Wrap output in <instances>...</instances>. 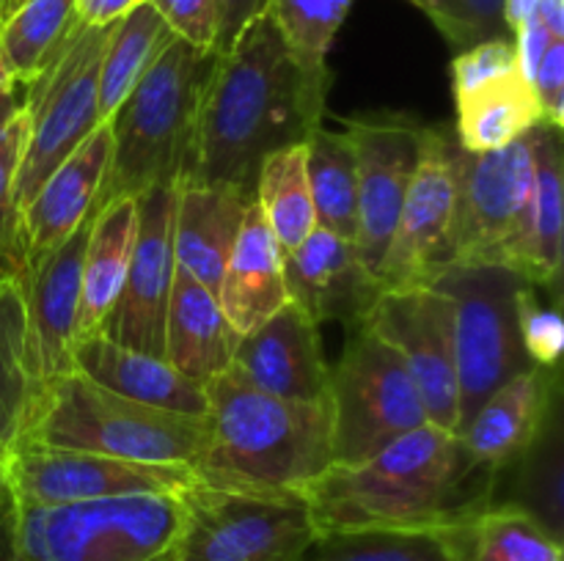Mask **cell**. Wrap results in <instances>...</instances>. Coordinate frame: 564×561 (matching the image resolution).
Returning a JSON list of instances; mask_svg holds the SVG:
<instances>
[{
    "label": "cell",
    "mask_w": 564,
    "mask_h": 561,
    "mask_svg": "<svg viewBox=\"0 0 564 561\" xmlns=\"http://www.w3.org/2000/svg\"><path fill=\"white\" fill-rule=\"evenodd\" d=\"M77 25L75 0H22L9 11L0 20V61L17 86L31 82Z\"/></svg>",
    "instance_id": "34"
},
{
    "label": "cell",
    "mask_w": 564,
    "mask_h": 561,
    "mask_svg": "<svg viewBox=\"0 0 564 561\" xmlns=\"http://www.w3.org/2000/svg\"><path fill=\"white\" fill-rule=\"evenodd\" d=\"M345 132L356 148L358 170L356 248L378 275L422 157L424 124L405 113H369L347 121Z\"/></svg>",
    "instance_id": "15"
},
{
    "label": "cell",
    "mask_w": 564,
    "mask_h": 561,
    "mask_svg": "<svg viewBox=\"0 0 564 561\" xmlns=\"http://www.w3.org/2000/svg\"><path fill=\"white\" fill-rule=\"evenodd\" d=\"M560 394V369H523L479 405L460 429L463 443L479 462L507 473L532 443Z\"/></svg>",
    "instance_id": "22"
},
{
    "label": "cell",
    "mask_w": 564,
    "mask_h": 561,
    "mask_svg": "<svg viewBox=\"0 0 564 561\" xmlns=\"http://www.w3.org/2000/svg\"><path fill=\"white\" fill-rule=\"evenodd\" d=\"M113 135L110 124H99L36 190L33 201L17 218L22 256L28 270L64 245L83 220L91 218L99 190L108 176Z\"/></svg>",
    "instance_id": "20"
},
{
    "label": "cell",
    "mask_w": 564,
    "mask_h": 561,
    "mask_svg": "<svg viewBox=\"0 0 564 561\" xmlns=\"http://www.w3.org/2000/svg\"><path fill=\"white\" fill-rule=\"evenodd\" d=\"M218 55L174 38L119 105L110 124L113 152L97 207L176 187L185 176L198 108Z\"/></svg>",
    "instance_id": "4"
},
{
    "label": "cell",
    "mask_w": 564,
    "mask_h": 561,
    "mask_svg": "<svg viewBox=\"0 0 564 561\" xmlns=\"http://www.w3.org/2000/svg\"><path fill=\"white\" fill-rule=\"evenodd\" d=\"M240 339L218 295L176 267L165 314V361L193 383L207 385L231 366Z\"/></svg>",
    "instance_id": "24"
},
{
    "label": "cell",
    "mask_w": 564,
    "mask_h": 561,
    "mask_svg": "<svg viewBox=\"0 0 564 561\" xmlns=\"http://www.w3.org/2000/svg\"><path fill=\"white\" fill-rule=\"evenodd\" d=\"M14 504H77L132 493H185L196 484L191 468L130 462L94 451L17 446L9 457Z\"/></svg>",
    "instance_id": "13"
},
{
    "label": "cell",
    "mask_w": 564,
    "mask_h": 561,
    "mask_svg": "<svg viewBox=\"0 0 564 561\" xmlns=\"http://www.w3.org/2000/svg\"><path fill=\"white\" fill-rule=\"evenodd\" d=\"M438 537L452 561H562L560 539L507 501H494L477 517Z\"/></svg>",
    "instance_id": "28"
},
{
    "label": "cell",
    "mask_w": 564,
    "mask_h": 561,
    "mask_svg": "<svg viewBox=\"0 0 564 561\" xmlns=\"http://www.w3.org/2000/svg\"><path fill=\"white\" fill-rule=\"evenodd\" d=\"M0 275H17V278H25L28 275L14 212L0 215Z\"/></svg>",
    "instance_id": "46"
},
{
    "label": "cell",
    "mask_w": 564,
    "mask_h": 561,
    "mask_svg": "<svg viewBox=\"0 0 564 561\" xmlns=\"http://www.w3.org/2000/svg\"><path fill=\"white\" fill-rule=\"evenodd\" d=\"M11 512H14V490H11L9 479V460L0 457V531H6L9 526Z\"/></svg>",
    "instance_id": "49"
},
{
    "label": "cell",
    "mask_w": 564,
    "mask_h": 561,
    "mask_svg": "<svg viewBox=\"0 0 564 561\" xmlns=\"http://www.w3.org/2000/svg\"><path fill=\"white\" fill-rule=\"evenodd\" d=\"M110 28L77 25L55 58L25 82L22 108L28 113V138L11 190L17 218L42 182L102 124L97 80Z\"/></svg>",
    "instance_id": "9"
},
{
    "label": "cell",
    "mask_w": 564,
    "mask_h": 561,
    "mask_svg": "<svg viewBox=\"0 0 564 561\" xmlns=\"http://www.w3.org/2000/svg\"><path fill=\"white\" fill-rule=\"evenodd\" d=\"M529 132L521 141L471 154L455 138V218L449 264H505L532 193Z\"/></svg>",
    "instance_id": "11"
},
{
    "label": "cell",
    "mask_w": 564,
    "mask_h": 561,
    "mask_svg": "<svg viewBox=\"0 0 564 561\" xmlns=\"http://www.w3.org/2000/svg\"><path fill=\"white\" fill-rule=\"evenodd\" d=\"M270 0H215V55H226L248 25L268 14Z\"/></svg>",
    "instance_id": "44"
},
{
    "label": "cell",
    "mask_w": 564,
    "mask_h": 561,
    "mask_svg": "<svg viewBox=\"0 0 564 561\" xmlns=\"http://www.w3.org/2000/svg\"><path fill=\"white\" fill-rule=\"evenodd\" d=\"M356 0H270L268 16L306 64H328V50Z\"/></svg>",
    "instance_id": "37"
},
{
    "label": "cell",
    "mask_w": 564,
    "mask_h": 561,
    "mask_svg": "<svg viewBox=\"0 0 564 561\" xmlns=\"http://www.w3.org/2000/svg\"><path fill=\"white\" fill-rule=\"evenodd\" d=\"M135 3L138 0H75L77 22L91 28L113 25V22L121 20Z\"/></svg>",
    "instance_id": "47"
},
{
    "label": "cell",
    "mask_w": 564,
    "mask_h": 561,
    "mask_svg": "<svg viewBox=\"0 0 564 561\" xmlns=\"http://www.w3.org/2000/svg\"><path fill=\"white\" fill-rule=\"evenodd\" d=\"M424 286L441 292L452 308L463 429L499 385L534 366L518 324L521 295L532 284L505 264H446Z\"/></svg>",
    "instance_id": "7"
},
{
    "label": "cell",
    "mask_w": 564,
    "mask_h": 561,
    "mask_svg": "<svg viewBox=\"0 0 564 561\" xmlns=\"http://www.w3.org/2000/svg\"><path fill=\"white\" fill-rule=\"evenodd\" d=\"M532 97L538 102L540 121L549 127L562 130L564 127V38H554L551 47L545 50L543 61L534 69L532 80Z\"/></svg>",
    "instance_id": "42"
},
{
    "label": "cell",
    "mask_w": 564,
    "mask_h": 561,
    "mask_svg": "<svg viewBox=\"0 0 564 561\" xmlns=\"http://www.w3.org/2000/svg\"><path fill=\"white\" fill-rule=\"evenodd\" d=\"M28 138V113L20 105L14 116L0 127V215L14 212L11 207V190H14L17 170H20L22 152Z\"/></svg>",
    "instance_id": "43"
},
{
    "label": "cell",
    "mask_w": 564,
    "mask_h": 561,
    "mask_svg": "<svg viewBox=\"0 0 564 561\" xmlns=\"http://www.w3.org/2000/svg\"><path fill=\"white\" fill-rule=\"evenodd\" d=\"M452 218H455V130L424 124L422 157L378 270V278L383 280L386 289L424 284L430 275L449 264Z\"/></svg>",
    "instance_id": "14"
},
{
    "label": "cell",
    "mask_w": 564,
    "mask_h": 561,
    "mask_svg": "<svg viewBox=\"0 0 564 561\" xmlns=\"http://www.w3.org/2000/svg\"><path fill=\"white\" fill-rule=\"evenodd\" d=\"M361 324L394 346L402 358L427 421L457 435L460 394L449 300L424 284L391 286L383 289Z\"/></svg>",
    "instance_id": "12"
},
{
    "label": "cell",
    "mask_w": 564,
    "mask_h": 561,
    "mask_svg": "<svg viewBox=\"0 0 564 561\" xmlns=\"http://www.w3.org/2000/svg\"><path fill=\"white\" fill-rule=\"evenodd\" d=\"M17 275H0V457L20 446L31 418L36 383L28 363L25 289Z\"/></svg>",
    "instance_id": "30"
},
{
    "label": "cell",
    "mask_w": 564,
    "mask_h": 561,
    "mask_svg": "<svg viewBox=\"0 0 564 561\" xmlns=\"http://www.w3.org/2000/svg\"><path fill=\"white\" fill-rule=\"evenodd\" d=\"M286 297L314 324L341 322L347 330L361 324L378 297L383 280L367 267L356 242L314 226L312 234L284 253Z\"/></svg>",
    "instance_id": "17"
},
{
    "label": "cell",
    "mask_w": 564,
    "mask_h": 561,
    "mask_svg": "<svg viewBox=\"0 0 564 561\" xmlns=\"http://www.w3.org/2000/svg\"><path fill=\"white\" fill-rule=\"evenodd\" d=\"M538 286H527L521 295V314H518V324H521V341L527 358L534 366L543 369H560V358L564 350V322L560 317V308L540 306Z\"/></svg>",
    "instance_id": "40"
},
{
    "label": "cell",
    "mask_w": 564,
    "mask_h": 561,
    "mask_svg": "<svg viewBox=\"0 0 564 561\" xmlns=\"http://www.w3.org/2000/svg\"><path fill=\"white\" fill-rule=\"evenodd\" d=\"M231 369L279 399H328L330 366L325 363L319 324H314L295 302L281 306L273 317L242 336Z\"/></svg>",
    "instance_id": "19"
},
{
    "label": "cell",
    "mask_w": 564,
    "mask_h": 561,
    "mask_svg": "<svg viewBox=\"0 0 564 561\" xmlns=\"http://www.w3.org/2000/svg\"><path fill=\"white\" fill-rule=\"evenodd\" d=\"M505 0H435L427 11L452 50H466L488 38H505Z\"/></svg>",
    "instance_id": "38"
},
{
    "label": "cell",
    "mask_w": 564,
    "mask_h": 561,
    "mask_svg": "<svg viewBox=\"0 0 564 561\" xmlns=\"http://www.w3.org/2000/svg\"><path fill=\"white\" fill-rule=\"evenodd\" d=\"M204 391L209 438L191 468L204 487L301 498V490L334 465L328 399H279L231 366Z\"/></svg>",
    "instance_id": "3"
},
{
    "label": "cell",
    "mask_w": 564,
    "mask_h": 561,
    "mask_svg": "<svg viewBox=\"0 0 564 561\" xmlns=\"http://www.w3.org/2000/svg\"><path fill=\"white\" fill-rule=\"evenodd\" d=\"M457 102V143L471 154L496 152L521 141L534 124H540V110L532 97L527 77L521 72L501 77L494 86L474 91Z\"/></svg>",
    "instance_id": "31"
},
{
    "label": "cell",
    "mask_w": 564,
    "mask_h": 561,
    "mask_svg": "<svg viewBox=\"0 0 564 561\" xmlns=\"http://www.w3.org/2000/svg\"><path fill=\"white\" fill-rule=\"evenodd\" d=\"M308 561H452L438 534L427 531H345L325 534L308 550Z\"/></svg>",
    "instance_id": "36"
},
{
    "label": "cell",
    "mask_w": 564,
    "mask_h": 561,
    "mask_svg": "<svg viewBox=\"0 0 564 561\" xmlns=\"http://www.w3.org/2000/svg\"><path fill=\"white\" fill-rule=\"evenodd\" d=\"M20 105L22 102H20V97H17V86L0 91V127H3L6 121L17 113V110H20Z\"/></svg>",
    "instance_id": "50"
},
{
    "label": "cell",
    "mask_w": 564,
    "mask_h": 561,
    "mask_svg": "<svg viewBox=\"0 0 564 561\" xmlns=\"http://www.w3.org/2000/svg\"><path fill=\"white\" fill-rule=\"evenodd\" d=\"M207 438V418L138 405L110 394L80 372H69L36 391L20 446L94 451L130 462L193 468Z\"/></svg>",
    "instance_id": "6"
},
{
    "label": "cell",
    "mask_w": 564,
    "mask_h": 561,
    "mask_svg": "<svg viewBox=\"0 0 564 561\" xmlns=\"http://www.w3.org/2000/svg\"><path fill=\"white\" fill-rule=\"evenodd\" d=\"M138 234V198L121 196L94 207L80 273L77 339L97 336L113 311L130 270Z\"/></svg>",
    "instance_id": "27"
},
{
    "label": "cell",
    "mask_w": 564,
    "mask_h": 561,
    "mask_svg": "<svg viewBox=\"0 0 564 561\" xmlns=\"http://www.w3.org/2000/svg\"><path fill=\"white\" fill-rule=\"evenodd\" d=\"M306 176L314 220L341 240L356 242L358 231V170L356 148L345 130L317 127L306 143Z\"/></svg>",
    "instance_id": "32"
},
{
    "label": "cell",
    "mask_w": 564,
    "mask_h": 561,
    "mask_svg": "<svg viewBox=\"0 0 564 561\" xmlns=\"http://www.w3.org/2000/svg\"><path fill=\"white\" fill-rule=\"evenodd\" d=\"M501 473L460 435L422 424L352 465H328L301 490L317 539L345 531H427L463 526L499 498Z\"/></svg>",
    "instance_id": "2"
},
{
    "label": "cell",
    "mask_w": 564,
    "mask_h": 561,
    "mask_svg": "<svg viewBox=\"0 0 564 561\" xmlns=\"http://www.w3.org/2000/svg\"><path fill=\"white\" fill-rule=\"evenodd\" d=\"M180 561H306L317 542L297 495H246L193 484Z\"/></svg>",
    "instance_id": "10"
},
{
    "label": "cell",
    "mask_w": 564,
    "mask_h": 561,
    "mask_svg": "<svg viewBox=\"0 0 564 561\" xmlns=\"http://www.w3.org/2000/svg\"><path fill=\"white\" fill-rule=\"evenodd\" d=\"M174 33L165 25L163 16L154 11L149 0H138L121 20L110 28L108 44H105L102 64H99L97 102L99 119L108 124L119 105L130 97L149 66L160 58L165 47L174 42Z\"/></svg>",
    "instance_id": "29"
},
{
    "label": "cell",
    "mask_w": 564,
    "mask_h": 561,
    "mask_svg": "<svg viewBox=\"0 0 564 561\" xmlns=\"http://www.w3.org/2000/svg\"><path fill=\"white\" fill-rule=\"evenodd\" d=\"M512 44H516V58H518V69H521V75L527 77V82L532 80L534 69H538V64L543 61L545 50L551 47V42H554L556 36H551L549 31H545L540 22H527V25L518 28L516 33H512Z\"/></svg>",
    "instance_id": "45"
},
{
    "label": "cell",
    "mask_w": 564,
    "mask_h": 561,
    "mask_svg": "<svg viewBox=\"0 0 564 561\" xmlns=\"http://www.w3.org/2000/svg\"><path fill=\"white\" fill-rule=\"evenodd\" d=\"M330 82L328 64H306L268 14L253 20L215 58L180 185H224L253 201L264 157L323 127Z\"/></svg>",
    "instance_id": "1"
},
{
    "label": "cell",
    "mask_w": 564,
    "mask_h": 561,
    "mask_svg": "<svg viewBox=\"0 0 564 561\" xmlns=\"http://www.w3.org/2000/svg\"><path fill=\"white\" fill-rule=\"evenodd\" d=\"M218 300L240 336L290 302L284 284V251L264 223L257 201L248 204L231 256L220 278Z\"/></svg>",
    "instance_id": "26"
},
{
    "label": "cell",
    "mask_w": 564,
    "mask_h": 561,
    "mask_svg": "<svg viewBox=\"0 0 564 561\" xmlns=\"http://www.w3.org/2000/svg\"><path fill=\"white\" fill-rule=\"evenodd\" d=\"M538 22L551 36L564 38V0H540Z\"/></svg>",
    "instance_id": "48"
},
{
    "label": "cell",
    "mask_w": 564,
    "mask_h": 561,
    "mask_svg": "<svg viewBox=\"0 0 564 561\" xmlns=\"http://www.w3.org/2000/svg\"><path fill=\"white\" fill-rule=\"evenodd\" d=\"M512 498L507 504L521 506L534 517L551 537L562 542L564 537V421L562 394L551 405L543 427L538 429L532 443L527 446L516 465Z\"/></svg>",
    "instance_id": "33"
},
{
    "label": "cell",
    "mask_w": 564,
    "mask_h": 561,
    "mask_svg": "<svg viewBox=\"0 0 564 561\" xmlns=\"http://www.w3.org/2000/svg\"><path fill=\"white\" fill-rule=\"evenodd\" d=\"M176 187H154L138 198V234L130 270L99 336L119 346L165 358V314L174 286Z\"/></svg>",
    "instance_id": "16"
},
{
    "label": "cell",
    "mask_w": 564,
    "mask_h": 561,
    "mask_svg": "<svg viewBox=\"0 0 564 561\" xmlns=\"http://www.w3.org/2000/svg\"><path fill=\"white\" fill-rule=\"evenodd\" d=\"M408 3H411V6H416V9H422L424 14H427V11L433 9V6H435V0H408Z\"/></svg>",
    "instance_id": "53"
},
{
    "label": "cell",
    "mask_w": 564,
    "mask_h": 561,
    "mask_svg": "<svg viewBox=\"0 0 564 561\" xmlns=\"http://www.w3.org/2000/svg\"><path fill=\"white\" fill-rule=\"evenodd\" d=\"M529 143L534 160L532 193L521 226L505 253V267H512L532 286H543L560 297L564 240L562 130L540 121L529 130Z\"/></svg>",
    "instance_id": "21"
},
{
    "label": "cell",
    "mask_w": 564,
    "mask_h": 561,
    "mask_svg": "<svg viewBox=\"0 0 564 561\" xmlns=\"http://www.w3.org/2000/svg\"><path fill=\"white\" fill-rule=\"evenodd\" d=\"M94 218V212H91ZM91 218L72 231L64 245L28 270L25 324H28V363H31L36 391L64 374L75 372L72 350L77 344V311H80V273L86 253Z\"/></svg>",
    "instance_id": "18"
},
{
    "label": "cell",
    "mask_w": 564,
    "mask_h": 561,
    "mask_svg": "<svg viewBox=\"0 0 564 561\" xmlns=\"http://www.w3.org/2000/svg\"><path fill=\"white\" fill-rule=\"evenodd\" d=\"M251 198L224 185H180L174 207L176 267L218 295Z\"/></svg>",
    "instance_id": "25"
},
{
    "label": "cell",
    "mask_w": 564,
    "mask_h": 561,
    "mask_svg": "<svg viewBox=\"0 0 564 561\" xmlns=\"http://www.w3.org/2000/svg\"><path fill=\"white\" fill-rule=\"evenodd\" d=\"M328 410L336 465L367 460L427 424L402 358L367 324L347 330L345 350L328 369Z\"/></svg>",
    "instance_id": "8"
},
{
    "label": "cell",
    "mask_w": 564,
    "mask_h": 561,
    "mask_svg": "<svg viewBox=\"0 0 564 561\" xmlns=\"http://www.w3.org/2000/svg\"><path fill=\"white\" fill-rule=\"evenodd\" d=\"M176 38L196 50L215 44V0H149Z\"/></svg>",
    "instance_id": "41"
},
{
    "label": "cell",
    "mask_w": 564,
    "mask_h": 561,
    "mask_svg": "<svg viewBox=\"0 0 564 561\" xmlns=\"http://www.w3.org/2000/svg\"><path fill=\"white\" fill-rule=\"evenodd\" d=\"M516 72L521 69H518L512 38H488V42H479L455 55V61H452V94H455V99H463L468 94L494 86L501 77L516 75Z\"/></svg>",
    "instance_id": "39"
},
{
    "label": "cell",
    "mask_w": 564,
    "mask_h": 561,
    "mask_svg": "<svg viewBox=\"0 0 564 561\" xmlns=\"http://www.w3.org/2000/svg\"><path fill=\"white\" fill-rule=\"evenodd\" d=\"M14 86H17V80L11 77V72L6 69L3 61H0V91H6V88H14Z\"/></svg>",
    "instance_id": "51"
},
{
    "label": "cell",
    "mask_w": 564,
    "mask_h": 561,
    "mask_svg": "<svg viewBox=\"0 0 564 561\" xmlns=\"http://www.w3.org/2000/svg\"><path fill=\"white\" fill-rule=\"evenodd\" d=\"M253 201L284 253L295 251L312 234L317 220H314V204L308 193L303 143L264 157V163L259 165Z\"/></svg>",
    "instance_id": "35"
},
{
    "label": "cell",
    "mask_w": 564,
    "mask_h": 561,
    "mask_svg": "<svg viewBox=\"0 0 564 561\" xmlns=\"http://www.w3.org/2000/svg\"><path fill=\"white\" fill-rule=\"evenodd\" d=\"M185 531V493L14 504L6 561H180Z\"/></svg>",
    "instance_id": "5"
},
{
    "label": "cell",
    "mask_w": 564,
    "mask_h": 561,
    "mask_svg": "<svg viewBox=\"0 0 564 561\" xmlns=\"http://www.w3.org/2000/svg\"><path fill=\"white\" fill-rule=\"evenodd\" d=\"M20 3H22V0H0V20H3L9 11H14Z\"/></svg>",
    "instance_id": "52"
},
{
    "label": "cell",
    "mask_w": 564,
    "mask_h": 561,
    "mask_svg": "<svg viewBox=\"0 0 564 561\" xmlns=\"http://www.w3.org/2000/svg\"><path fill=\"white\" fill-rule=\"evenodd\" d=\"M72 366L91 383L108 388L110 394H119L138 405L207 418L209 405L204 385L176 372L165 358L119 346L97 333L77 339L72 350Z\"/></svg>",
    "instance_id": "23"
}]
</instances>
